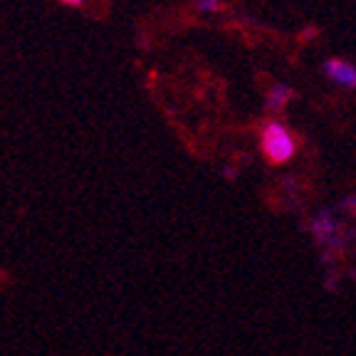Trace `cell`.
<instances>
[{"instance_id": "obj_1", "label": "cell", "mask_w": 356, "mask_h": 356, "mask_svg": "<svg viewBox=\"0 0 356 356\" xmlns=\"http://www.w3.org/2000/svg\"><path fill=\"white\" fill-rule=\"evenodd\" d=\"M260 146L270 163H287L297 154L295 134L289 131L282 122H277V119L265 122V127L260 131Z\"/></svg>"}, {"instance_id": "obj_6", "label": "cell", "mask_w": 356, "mask_h": 356, "mask_svg": "<svg viewBox=\"0 0 356 356\" xmlns=\"http://www.w3.org/2000/svg\"><path fill=\"white\" fill-rule=\"evenodd\" d=\"M344 206H346V208H351V211H354V213H356V198H351V200H346V203H344Z\"/></svg>"}, {"instance_id": "obj_2", "label": "cell", "mask_w": 356, "mask_h": 356, "mask_svg": "<svg viewBox=\"0 0 356 356\" xmlns=\"http://www.w3.org/2000/svg\"><path fill=\"white\" fill-rule=\"evenodd\" d=\"M324 74L327 79H332L334 84L346 89H356V67L346 60H339V57H332V60L324 62Z\"/></svg>"}, {"instance_id": "obj_4", "label": "cell", "mask_w": 356, "mask_h": 356, "mask_svg": "<svg viewBox=\"0 0 356 356\" xmlns=\"http://www.w3.org/2000/svg\"><path fill=\"white\" fill-rule=\"evenodd\" d=\"M193 6L198 13H203V15H211V13H218L222 8L220 0H193Z\"/></svg>"}, {"instance_id": "obj_5", "label": "cell", "mask_w": 356, "mask_h": 356, "mask_svg": "<svg viewBox=\"0 0 356 356\" xmlns=\"http://www.w3.org/2000/svg\"><path fill=\"white\" fill-rule=\"evenodd\" d=\"M60 6H65V8H82L87 0H57Z\"/></svg>"}, {"instance_id": "obj_3", "label": "cell", "mask_w": 356, "mask_h": 356, "mask_svg": "<svg viewBox=\"0 0 356 356\" xmlns=\"http://www.w3.org/2000/svg\"><path fill=\"white\" fill-rule=\"evenodd\" d=\"M292 95H295V92H292V87L277 82L273 89H270V95H267V109H270V111L282 109V106L287 104V99H292Z\"/></svg>"}]
</instances>
